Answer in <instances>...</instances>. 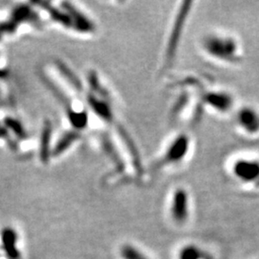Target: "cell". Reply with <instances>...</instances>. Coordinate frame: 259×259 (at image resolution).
<instances>
[{
  "instance_id": "6da1fadb",
  "label": "cell",
  "mask_w": 259,
  "mask_h": 259,
  "mask_svg": "<svg viewBox=\"0 0 259 259\" xmlns=\"http://www.w3.org/2000/svg\"><path fill=\"white\" fill-rule=\"evenodd\" d=\"M171 213L173 219L178 223H184L188 217V201L187 196L183 190H179L174 194Z\"/></svg>"
},
{
  "instance_id": "7a4b0ae2",
  "label": "cell",
  "mask_w": 259,
  "mask_h": 259,
  "mask_svg": "<svg viewBox=\"0 0 259 259\" xmlns=\"http://www.w3.org/2000/svg\"><path fill=\"white\" fill-rule=\"evenodd\" d=\"M179 259H213L205 250L195 244H188L184 247L179 254Z\"/></svg>"
}]
</instances>
